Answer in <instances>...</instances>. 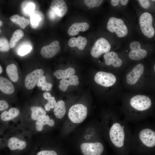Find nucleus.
Returning <instances> with one entry per match:
<instances>
[{
  "label": "nucleus",
  "mask_w": 155,
  "mask_h": 155,
  "mask_svg": "<svg viewBox=\"0 0 155 155\" xmlns=\"http://www.w3.org/2000/svg\"><path fill=\"white\" fill-rule=\"evenodd\" d=\"M87 108L86 106L82 104H77L70 108L68 116L73 123H79L85 120L87 116Z\"/></svg>",
  "instance_id": "1"
},
{
  "label": "nucleus",
  "mask_w": 155,
  "mask_h": 155,
  "mask_svg": "<svg viewBox=\"0 0 155 155\" xmlns=\"http://www.w3.org/2000/svg\"><path fill=\"white\" fill-rule=\"evenodd\" d=\"M107 29L112 32H115L119 37L126 36L128 30L124 21L122 19L114 17L110 18L107 23Z\"/></svg>",
  "instance_id": "2"
},
{
  "label": "nucleus",
  "mask_w": 155,
  "mask_h": 155,
  "mask_svg": "<svg viewBox=\"0 0 155 155\" xmlns=\"http://www.w3.org/2000/svg\"><path fill=\"white\" fill-rule=\"evenodd\" d=\"M139 22L141 30L144 35L149 38L152 37L155 30L152 26V15L148 12L144 13L140 18Z\"/></svg>",
  "instance_id": "3"
},
{
  "label": "nucleus",
  "mask_w": 155,
  "mask_h": 155,
  "mask_svg": "<svg viewBox=\"0 0 155 155\" xmlns=\"http://www.w3.org/2000/svg\"><path fill=\"white\" fill-rule=\"evenodd\" d=\"M111 140L116 147H122L124 143L125 133L124 130L118 123H114L111 127L109 131Z\"/></svg>",
  "instance_id": "4"
},
{
  "label": "nucleus",
  "mask_w": 155,
  "mask_h": 155,
  "mask_svg": "<svg viewBox=\"0 0 155 155\" xmlns=\"http://www.w3.org/2000/svg\"><path fill=\"white\" fill-rule=\"evenodd\" d=\"M110 44L106 39L101 38L98 39L95 42L91 51L92 56L98 58L101 55L108 51L110 50Z\"/></svg>",
  "instance_id": "5"
},
{
  "label": "nucleus",
  "mask_w": 155,
  "mask_h": 155,
  "mask_svg": "<svg viewBox=\"0 0 155 155\" xmlns=\"http://www.w3.org/2000/svg\"><path fill=\"white\" fill-rule=\"evenodd\" d=\"M131 105L139 111H143L149 108L152 104L151 101L148 96L137 95L133 97L130 101Z\"/></svg>",
  "instance_id": "6"
},
{
  "label": "nucleus",
  "mask_w": 155,
  "mask_h": 155,
  "mask_svg": "<svg viewBox=\"0 0 155 155\" xmlns=\"http://www.w3.org/2000/svg\"><path fill=\"white\" fill-rule=\"evenodd\" d=\"M94 80L98 84L104 87H108L115 84L116 78L112 73L100 71L96 74Z\"/></svg>",
  "instance_id": "7"
},
{
  "label": "nucleus",
  "mask_w": 155,
  "mask_h": 155,
  "mask_svg": "<svg viewBox=\"0 0 155 155\" xmlns=\"http://www.w3.org/2000/svg\"><path fill=\"white\" fill-rule=\"evenodd\" d=\"M80 149L84 155H100L103 151L104 147L98 142L84 143L81 145Z\"/></svg>",
  "instance_id": "8"
},
{
  "label": "nucleus",
  "mask_w": 155,
  "mask_h": 155,
  "mask_svg": "<svg viewBox=\"0 0 155 155\" xmlns=\"http://www.w3.org/2000/svg\"><path fill=\"white\" fill-rule=\"evenodd\" d=\"M131 49L129 54V57L134 60H138L144 58L147 55V51L141 49L140 43L137 41L131 42L130 45Z\"/></svg>",
  "instance_id": "9"
},
{
  "label": "nucleus",
  "mask_w": 155,
  "mask_h": 155,
  "mask_svg": "<svg viewBox=\"0 0 155 155\" xmlns=\"http://www.w3.org/2000/svg\"><path fill=\"white\" fill-rule=\"evenodd\" d=\"M44 73L42 69H37L28 74L25 80V85L26 88L29 90L33 88Z\"/></svg>",
  "instance_id": "10"
},
{
  "label": "nucleus",
  "mask_w": 155,
  "mask_h": 155,
  "mask_svg": "<svg viewBox=\"0 0 155 155\" xmlns=\"http://www.w3.org/2000/svg\"><path fill=\"white\" fill-rule=\"evenodd\" d=\"M60 46L59 42L53 41L50 44L43 47L40 53L42 56L46 58H51L57 55L60 51Z\"/></svg>",
  "instance_id": "11"
},
{
  "label": "nucleus",
  "mask_w": 155,
  "mask_h": 155,
  "mask_svg": "<svg viewBox=\"0 0 155 155\" xmlns=\"http://www.w3.org/2000/svg\"><path fill=\"white\" fill-rule=\"evenodd\" d=\"M140 138L142 142L149 147L155 145V132L153 130L147 128L143 129L139 134Z\"/></svg>",
  "instance_id": "12"
},
{
  "label": "nucleus",
  "mask_w": 155,
  "mask_h": 155,
  "mask_svg": "<svg viewBox=\"0 0 155 155\" xmlns=\"http://www.w3.org/2000/svg\"><path fill=\"white\" fill-rule=\"evenodd\" d=\"M144 70V67L142 64L140 63L136 65L127 75V84L131 85L135 84L142 75Z\"/></svg>",
  "instance_id": "13"
},
{
  "label": "nucleus",
  "mask_w": 155,
  "mask_h": 155,
  "mask_svg": "<svg viewBox=\"0 0 155 155\" xmlns=\"http://www.w3.org/2000/svg\"><path fill=\"white\" fill-rule=\"evenodd\" d=\"M50 8L60 17L64 16L66 14L68 10L66 3L63 0H53Z\"/></svg>",
  "instance_id": "14"
},
{
  "label": "nucleus",
  "mask_w": 155,
  "mask_h": 155,
  "mask_svg": "<svg viewBox=\"0 0 155 155\" xmlns=\"http://www.w3.org/2000/svg\"><path fill=\"white\" fill-rule=\"evenodd\" d=\"M104 57L105 63L107 65L112 64L114 67H118L122 64V61L118 57L117 54L114 52L105 53Z\"/></svg>",
  "instance_id": "15"
},
{
  "label": "nucleus",
  "mask_w": 155,
  "mask_h": 155,
  "mask_svg": "<svg viewBox=\"0 0 155 155\" xmlns=\"http://www.w3.org/2000/svg\"><path fill=\"white\" fill-rule=\"evenodd\" d=\"M89 27V24L86 22L75 23L73 24L69 28L68 33L70 36L75 35L80 31H86Z\"/></svg>",
  "instance_id": "16"
},
{
  "label": "nucleus",
  "mask_w": 155,
  "mask_h": 155,
  "mask_svg": "<svg viewBox=\"0 0 155 155\" xmlns=\"http://www.w3.org/2000/svg\"><path fill=\"white\" fill-rule=\"evenodd\" d=\"M7 146L11 150H14L17 149L22 150L26 147V142L16 137H12L8 140Z\"/></svg>",
  "instance_id": "17"
},
{
  "label": "nucleus",
  "mask_w": 155,
  "mask_h": 155,
  "mask_svg": "<svg viewBox=\"0 0 155 155\" xmlns=\"http://www.w3.org/2000/svg\"><path fill=\"white\" fill-rule=\"evenodd\" d=\"M0 90L5 94H10L14 92L15 88L12 84L8 80L0 76Z\"/></svg>",
  "instance_id": "18"
},
{
  "label": "nucleus",
  "mask_w": 155,
  "mask_h": 155,
  "mask_svg": "<svg viewBox=\"0 0 155 155\" xmlns=\"http://www.w3.org/2000/svg\"><path fill=\"white\" fill-rule=\"evenodd\" d=\"M87 40L84 37L79 36L78 38L72 37L68 41L69 46L71 47L77 46L80 50H83L87 44Z\"/></svg>",
  "instance_id": "19"
},
{
  "label": "nucleus",
  "mask_w": 155,
  "mask_h": 155,
  "mask_svg": "<svg viewBox=\"0 0 155 155\" xmlns=\"http://www.w3.org/2000/svg\"><path fill=\"white\" fill-rule=\"evenodd\" d=\"M59 89L63 91H65L69 85L78 86L79 84L78 78L76 75H73L69 78L68 80L65 79L60 81Z\"/></svg>",
  "instance_id": "20"
},
{
  "label": "nucleus",
  "mask_w": 155,
  "mask_h": 155,
  "mask_svg": "<svg viewBox=\"0 0 155 155\" xmlns=\"http://www.w3.org/2000/svg\"><path fill=\"white\" fill-rule=\"evenodd\" d=\"M45 16L42 11L36 10L34 11L30 15V22L31 27L36 28L38 26L39 22L44 20Z\"/></svg>",
  "instance_id": "21"
},
{
  "label": "nucleus",
  "mask_w": 155,
  "mask_h": 155,
  "mask_svg": "<svg viewBox=\"0 0 155 155\" xmlns=\"http://www.w3.org/2000/svg\"><path fill=\"white\" fill-rule=\"evenodd\" d=\"M75 70L72 67H69L64 70H58L54 73V75L58 79L65 80L73 75L75 73Z\"/></svg>",
  "instance_id": "22"
},
{
  "label": "nucleus",
  "mask_w": 155,
  "mask_h": 155,
  "mask_svg": "<svg viewBox=\"0 0 155 155\" xmlns=\"http://www.w3.org/2000/svg\"><path fill=\"white\" fill-rule=\"evenodd\" d=\"M55 124V122L53 119H50L48 115H45L37 120L36 123V129L39 131H41L43 129L44 125H48L52 127Z\"/></svg>",
  "instance_id": "23"
},
{
  "label": "nucleus",
  "mask_w": 155,
  "mask_h": 155,
  "mask_svg": "<svg viewBox=\"0 0 155 155\" xmlns=\"http://www.w3.org/2000/svg\"><path fill=\"white\" fill-rule=\"evenodd\" d=\"M66 111V108L64 102L61 100L56 104L53 110L54 113L56 117L61 119L64 116Z\"/></svg>",
  "instance_id": "24"
},
{
  "label": "nucleus",
  "mask_w": 155,
  "mask_h": 155,
  "mask_svg": "<svg viewBox=\"0 0 155 155\" xmlns=\"http://www.w3.org/2000/svg\"><path fill=\"white\" fill-rule=\"evenodd\" d=\"M6 73L10 79L13 82H17L19 78L17 68L14 64L8 65L6 68Z\"/></svg>",
  "instance_id": "25"
},
{
  "label": "nucleus",
  "mask_w": 155,
  "mask_h": 155,
  "mask_svg": "<svg viewBox=\"0 0 155 155\" xmlns=\"http://www.w3.org/2000/svg\"><path fill=\"white\" fill-rule=\"evenodd\" d=\"M19 110L16 108H10L8 111H5L1 115V118L3 121L11 120L17 117L19 114Z\"/></svg>",
  "instance_id": "26"
},
{
  "label": "nucleus",
  "mask_w": 155,
  "mask_h": 155,
  "mask_svg": "<svg viewBox=\"0 0 155 155\" xmlns=\"http://www.w3.org/2000/svg\"><path fill=\"white\" fill-rule=\"evenodd\" d=\"M10 20L18 25L22 29L25 28L29 23V20L17 14L14 15L10 18Z\"/></svg>",
  "instance_id": "27"
},
{
  "label": "nucleus",
  "mask_w": 155,
  "mask_h": 155,
  "mask_svg": "<svg viewBox=\"0 0 155 155\" xmlns=\"http://www.w3.org/2000/svg\"><path fill=\"white\" fill-rule=\"evenodd\" d=\"M30 109L32 112L31 117L33 120H38L46 114L45 110L40 106H33Z\"/></svg>",
  "instance_id": "28"
},
{
  "label": "nucleus",
  "mask_w": 155,
  "mask_h": 155,
  "mask_svg": "<svg viewBox=\"0 0 155 155\" xmlns=\"http://www.w3.org/2000/svg\"><path fill=\"white\" fill-rule=\"evenodd\" d=\"M24 36V33L22 30L18 29L16 30L13 33L10 39V46L11 48H13L18 42Z\"/></svg>",
  "instance_id": "29"
},
{
  "label": "nucleus",
  "mask_w": 155,
  "mask_h": 155,
  "mask_svg": "<svg viewBox=\"0 0 155 155\" xmlns=\"http://www.w3.org/2000/svg\"><path fill=\"white\" fill-rule=\"evenodd\" d=\"M36 84L38 87H41L42 90L46 91L51 90L53 86L51 83L46 82V77L43 75L39 80Z\"/></svg>",
  "instance_id": "30"
},
{
  "label": "nucleus",
  "mask_w": 155,
  "mask_h": 155,
  "mask_svg": "<svg viewBox=\"0 0 155 155\" xmlns=\"http://www.w3.org/2000/svg\"><path fill=\"white\" fill-rule=\"evenodd\" d=\"M10 45L7 39L5 37L0 38V51L6 52L9 51Z\"/></svg>",
  "instance_id": "31"
},
{
  "label": "nucleus",
  "mask_w": 155,
  "mask_h": 155,
  "mask_svg": "<svg viewBox=\"0 0 155 155\" xmlns=\"http://www.w3.org/2000/svg\"><path fill=\"white\" fill-rule=\"evenodd\" d=\"M32 49L30 45L24 44L22 45L18 51V54L21 56H24L30 52Z\"/></svg>",
  "instance_id": "32"
},
{
  "label": "nucleus",
  "mask_w": 155,
  "mask_h": 155,
  "mask_svg": "<svg viewBox=\"0 0 155 155\" xmlns=\"http://www.w3.org/2000/svg\"><path fill=\"white\" fill-rule=\"evenodd\" d=\"M103 1L102 0H85L84 2L87 6L90 8L99 6Z\"/></svg>",
  "instance_id": "33"
},
{
  "label": "nucleus",
  "mask_w": 155,
  "mask_h": 155,
  "mask_svg": "<svg viewBox=\"0 0 155 155\" xmlns=\"http://www.w3.org/2000/svg\"><path fill=\"white\" fill-rule=\"evenodd\" d=\"M47 103L45 105V109L47 111H49L51 108H54L56 102L55 100V98L54 97H51L48 98Z\"/></svg>",
  "instance_id": "34"
},
{
  "label": "nucleus",
  "mask_w": 155,
  "mask_h": 155,
  "mask_svg": "<svg viewBox=\"0 0 155 155\" xmlns=\"http://www.w3.org/2000/svg\"><path fill=\"white\" fill-rule=\"evenodd\" d=\"M35 7L34 3L30 2L24 7V11L25 13L30 15L34 11Z\"/></svg>",
  "instance_id": "35"
},
{
  "label": "nucleus",
  "mask_w": 155,
  "mask_h": 155,
  "mask_svg": "<svg viewBox=\"0 0 155 155\" xmlns=\"http://www.w3.org/2000/svg\"><path fill=\"white\" fill-rule=\"evenodd\" d=\"M37 155H57V153L53 150H43L38 153Z\"/></svg>",
  "instance_id": "36"
},
{
  "label": "nucleus",
  "mask_w": 155,
  "mask_h": 155,
  "mask_svg": "<svg viewBox=\"0 0 155 155\" xmlns=\"http://www.w3.org/2000/svg\"><path fill=\"white\" fill-rule=\"evenodd\" d=\"M139 2L141 6L144 8L146 9L150 6V3L149 0H139Z\"/></svg>",
  "instance_id": "37"
},
{
  "label": "nucleus",
  "mask_w": 155,
  "mask_h": 155,
  "mask_svg": "<svg viewBox=\"0 0 155 155\" xmlns=\"http://www.w3.org/2000/svg\"><path fill=\"white\" fill-rule=\"evenodd\" d=\"M9 105L6 101L4 100H0V111H3L7 109Z\"/></svg>",
  "instance_id": "38"
},
{
  "label": "nucleus",
  "mask_w": 155,
  "mask_h": 155,
  "mask_svg": "<svg viewBox=\"0 0 155 155\" xmlns=\"http://www.w3.org/2000/svg\"><path fill=\"white\" fill-rule=\"evenodd\" d=\"M55 13L54 11L53 10L51 9L50 10L49 12V16L51 19L53 20L55 18Z\"/></svg>",
  "instance_id": "39"
},
{
  "label": "nucleus",
  "mask_w": 155,
  "mask_h": 155,
  "mask_svg": "<svg viewBox=\"0 0 155 155\" xmlns=\"http://www.w3.org/2000/svg\"><path fill=\"white\" fill-rule=\"evenodd\" d=\"M43 96L44 98L46 100L51 96L50 93L48 92H44L43 94Z\"/></svg>",
  "instance_id": "40"
},
{
  "label": "nucleus",
  "mask_w": 155,
  "mask_h": 155,
  "mask_svg": "<svg viewBox=\"0 0 155 155\" xmlns=\"http://www.w3.org/2000/svg\"><path fill=\"white\" fill-rule=\"evenodd\" d=\"M119 1V0H112L111 1V3L113 6H115L118 4Z\"/></svg>",
  "instance_id": "41"
},
{
  "label": "nucleus",
  "mask_w": 155,
  "mask_h": 155,
  "mask_svg": "<svg viewBox=\"0 0 155 155\" xmlns=\"http://www.w3.org/2000/svg\"><path fill=\"white\" fill-rule=\"evenodd\" d=\"M120 1L121 4L123 5H125L127 4L129 1L128 0H121Z\"/></svg>",
  "instance_id": "42"
},
{
  "label": "nucleus",
  "mask_w": 155,
  "mask_h": 155,
  "mask_svg": "<svg viewBox=\"0 0 155 155\" xmlns=\"http://www.w3.org/2000/svg\"><path fill=\"white\" fill-rule=\"evenodd\" d=\"M3 71L1 67L0 66V74Z\"/></svg>",
  "instance_id": "43"
},
{
  "label": "nucleus",
  "mask_w": 155,
  "mask_h": 155,
  "mask_svg": "<svg viewBox=\"0 0 155 155\" xmlns=\"http://www.w3.org/2000/svg\"><path fill=\"white\" fill-rule=\"evenodd\" d=\"M3 24V23L0 20V26H2Z\"/></svg>",
  "instance_id": "44"
},
{
  "label": "nucleus",
  "mask_w": 155,
  "mask_h": 155,
  "mask_svg": "<svg viewBox=\"0 0 155 155\" xmlns=\"http://www.w3.org/2000/svg\"><path fill=\"white\" fill-rule=\"evenodd\" d=\"M122 128L123 129L124 128V126H122Z\"/></svg>",
  "instance_id": "45"
},
{
  "label": "nucleus",
  "mask_w": 155,
  "mask_h": 155,
  "mask_svg": "<svg viewBox=\"0 0 155 155\" xmlns=\"http://www.w3.org/2000/svg\"><path fill=\"white\" fill-rule=\"evenodd\" d=\"M155 65H154V71H155Z\"/></svg>",
  "instance_id": "46"
},
{
  "label": "nucleus",
  "mask_w": 155,
  "mask_h": 155,
  "mask_svg": "<svg viewBox=\"0 0 155 155\" xmlns=\"http://www.w3.org/2000/svg\"><path fill=\"white\" fill-rule=\"evenodd\" d=\"M152 1H155V0H152Z\"/></svg>",
  "instance_id": "47"
},
{
  "label": "nucleus",
  "mask_w": 155,
  "mask_h": 155,
  "mask_svg": "<svg viewBox=\"0 0 155 155\" xmlns=\"http://www.w3.org/2000/svg\"><path fill=\"white\" fill-rule=\"evenodd\" d=\"M1 30H0V33H1Z\"/></svg>",
  "instance_id": "48"
}]
</instances>
